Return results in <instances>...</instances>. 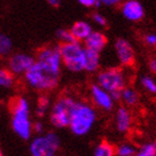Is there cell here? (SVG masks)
Returning a JSON list of instances; mask_svg holds the SVG:
<instances>
[{
  "instance_id": "6da1fadb",
  "label": "cell",
  "mask_w": 156,
  "mask_h": 156,
  "mask_svg": "<svg viewBox=\"0 0 156 156\" xmlns=\"http://www.w3.org/2000/svg\"><path fill=\"white\" fill-rule=\"evenodd\" d=\"M25 80L30 87L37 90H51L58 85L60 73L54 72L47 66L42 65L41 62H35L26 73H25Z\"/></svg>"
},
{
  "instance_id": "7a4b0ae2",
  "label": "cell",
  "mask_w": 156,
  "mask_h": 156,
  "mask_svg": "<svg viewBox=\"0 0 156 156\" xmlns=\"http://www.w3.org/2000/svg\"><path fill=\"white\" fill-rule=\"evenodd\" d=\"M13 132L23 140H29L33 134V123L30 119V106L26 98L18 97L11 104Z\"/></svg>"
},
{
  "instance_id": "3957f363",
  "label": "cell",
  "mask_w": 156,
  "mask_h": 156,
  "mask_svg": "<svg viewBox=\"0 0 156 156\" xmlns=\"http://www.w3.org/2000/svg\"><path fill=\"white\" fill-rule=\"evenodd\" d=\"M96 122V112L90 105L76 101L73 107L68 127L76 136L87 135Z\"/></svg>"
},
{
  "instance_id": "277c9868",
  "label": "cell",
  "mask_w": 156,
  "mask_h": 156,
  "mask_svg": "<svg viewBox=\"0 0 156 156\" xmlns=\"http://www.w3.org/2000/svg\"><path fill=\"white\" fill-rule=\"evenodd\" d=\"M59 51L62 56V65L73 73H79L84 70L85 47L79 41L60 44Z\"/></svg>"
},
{
  "instance_id": "5b68a950",
  "label": "cell",
  "mask_w": 156,
  "mask_h": 156,
  "mask_svg": "<svg viewBox=\"0 0 156 156\" xmlns=\"http://www.w3.org/2000/svg\"><path fill=\"white\" fill-rule=\"evenodd\" d=\"M60 146V138L56 133L49 132L35 137L29 146L31 156H56Z\"/></svg>"
},
{
  "instance_id": "8992f818",
  "label": "cell",
  "mask_w": 156,
  "mask_h": 156,
  "mask_svg": "<svg viewBox=\"0 0 156 156\" xmlns=\"http://www.w3.org/2000/svg\"><path fill=\"white\" fill-rule=\"evenodd\" d=\"M76 101L74 98L65 96L56 101L50 112V122L57 128L68 127L70 114Z\"/></svg>"
},
{
  "instance_id": "52a82bcc",
  "label": "cell",
  "mask_w": 156,
  "mask_h": 156,
  "mask_svg": "<svg viewBox=\"0 0 156 156\" xmlns=\"http://www.w3.org/2000/svg\"><path fill=\"white\" fill-rule=\"evenodd\" d=\"M97 85L109 94L113 91H122L126 87V78L122 69L108 68L98 74Z\"/></svg>"
},
{
  "instance_id": "ba28073f",
  "label": "cell",
  "mask_w": 156,
  "mask_h": 156,
  "mask_svg": "<svg viewBox=\"0 0 156 156\" xmlns=\"http://www.w3.org/2000/svg\"><path fill=\"white\" fill-rule=\"evenodd\" d=\"M36 60L41 62L42 65L47 66L48 68L52 69L54 72L60 73V70H62V62L59 47H52V46L41 47L37 51Z\"/></svg>"
},
{
  "instance_id": "9c48e42d",
  "label": "cell",
  "mask_w": 156,
  "mask_h": 156,
  "mask_svg": "<svg viewBox=\"0 0 156 156\" xmlns=\"http://www.w3.org/2000/svg\"><path fill=\"white\" fill-rule=\"evenodd\" d=\"M35 58L23 52H17L8 59V69L13 75H25V73L33 66Z\"/></svg>"
},
{
  "instance_id": "30bf717a",
  "label": "cell",
  "mask_w": 156,
  "mask_h": 156,
  "mask_svg": "<svg viewBox=\"0 0 156 156\" xmlns=\"http://www.w3.org/2000/svg\"><path fill=\"white\" fill-rule=\"evenodd\" d=\"M115 51L120 65L130 67L135 62V51L128 40L124 38H118L115 41Z\"/></svg>"
},
{
  "instance_id": "8fae6325",
  "label": "cell",
  "mask_w": 156,
  "mask_h": 156,
  "mask_svg": "<svg viewBox=\"0 0 156 156\" xmlns=\"http://www.w3.org/2000/svg\"><path fill=\"white\" fill-rule=\"evenodd\" d=\"M120 10L123 16L133 23L143 20L145 16V9L140 0H125L120 6Z\"/></svg>"
},
{
  "instance_id": "7c38bea8",
  "label": "cell",
  "mask_w": 156,
  "mask_h": 156,
  "mask_svg": "<svg viewBox=\"0 0 156 156\" xmlns=\"http://www.w3.org/2000/svg\"><path fill=\"white\" fill-rule=\"evenodd\" d=\"M91 99L94 104L104 111H111L114 106V99L112 98L111 94L101 88L99 85L95 84L90 88Z\"/></svg>"
},
{
  "instance_id": "4fadbf2b",
  "label": "cell",
  "mask_w": 156,
  "mask_h": 156,
  "mask_svg": "<svg viewBox=\"0 0 156 156\" xmlns=\"http://www.w3.org/2000/svg\"><path fill=\"white\" fill-rule=\"evenodd\" d=\"M85 48L93 49L96 51H103L107 45V37L101 31H91L90 35L84 40Z\"/></svg>"
},
{
  "instance_id": "5bb4252c",
  "label": "cell",
  "mask_w": 156,
  "mask_h": 156,
  "mask_svg": "<svg viewBox=\"0 0 156 156\" xmlns=\"http://www.w3.org/2000/svg\"><path fill=\"white\" fill-rule=\"evenodd\" d=\"M70 33L74 36V38L77 41H84L85 39L87 38L90 33L93 31V27L90 26V23L84 20H78L76 23H74L72 27H70Z\"/></svg>"
},
{
  "instance_id": "9a60e30c",
  "label": "cell",
  "mask_w": 156,
  "mask_h": 156,
  "mask_svg": "<svg viewBox=\"0 0 156 156\" xmlns=\"http://www.w3.org/2000/svg\"><path fill=\"white\" fill-rule=\"evenodd\" d=\"M101 65V52L93 49L85 48V62L84 70L88 73H95L98 70Z\"/></svg>"
},
{
  "instance_id": "2e32d148",
  "label": "cell",
  "mask_w": 156,
  "mask_h": 156,
  "mask_svg": "<svg viewBox=\"0 0 156 156\" xmlns=\"http://www.w3.org/2000/svg\"><path fill=\"white\" fill-rule=\"evenodd\" d=\"M132 117L129 111L126 107H119L116 112V127L118 132L126 133L130 128Z\"/></svg>"
},
{
  "instance_id": "e0dca14e",
  "label": "cell",
  "mask_w": 156,
  "mask_h": 156,
  "mask_svg": "<svg viewBox=\"0 0 156 156\" xmlns=\"http://www.w3.org/2000/svg\"><path fill=\"white\" fill-rule=\"evenodd\" d=\"M15 83V75L8 68L0 67V87L10 88Z\"/></svg>"
},
{
  "instance_id": "ac0fdd59",
  "label": "cell",
  "mask_w": 156,
  "mask_h": 156,
  "mask_svg": "<svg viewBox=\"0 0 156 156\" xmlns=\"http://www.w3.org/2000/svg\"><path fill=\"white\" fill-rule=\"evenodd\" d=\"M120 99H123L125 101V104L132 106V105H135L138 101V94H137V91L135 89H133V88L125 87L122 90Z\"/></svg>"
},
{
  "instance_id": "d6986e66",
  "label": "cell",
  "mask_w": 156,
  "mask_h": 156,
  "mask_svg": "<svg viewBox=\"0 0 156 156\" xmlns=\"http://www.w3.org/2000/svg\"><path fill=\"white\" fill-rule=\"evenodd\" d=\"M115 148L107 142H101L94 150V156H114Z\"/></svg>"
},
{
  "instance_id": "ffe728a7",
  "label": "cell",
  "mask_w": 156,
  "mask_h": 156,
  "mask_svg": "<svg viewBox=\"0 0 156 156\" xmlns=\"http://www.w3.org/2000/svg\"><path fill=\"white\" fill-rule=\"evenodd\" d=\"M12 49V41L5 34L0 33V57L9 55Z\"/></svg>"
},
{
  "instance_id": "44dd1931",
  "label": "cell",
  "mask_w": 156,
  "mask_h": 156,
  "mask_svg": "<svg viewBox=\"0 0 156 156\" xmlns=\"http://www.w3.org/2000/svg\"><path fill=\"white\" fill-rule=\"evenodd\" d=\"M136 156H156V142L144 144L136 153Z\"/></svg>"
},
{
  "instance_id": "7402d4cb",
  "label": "cell",
  "mask_w": 156,
  "mask_h": 156,
  "mask_svg": "<svg viewBox=\"0 0 156 156\" xmlns=\"http://www.w3.org/2000/svg\"><path fill=\"white\" fill-rule=\"evenodd\" d=\"M56 37L62 44H67V42H74L77 41L74 36L72 35L69 29H58L56 33Z\"/></svg>"
},
{
  "instance_id": "603a6c76",
  "label": "cell",
  "mask_w": 156,
  "mask_h": 156,
  "mask_svg": "<svg viewBox=\"0 0 156 156\" xmlns=\"http://www.w3.org/2000/svg\"><path fill=\"white\" fill-rule=\"evenodd\" d=\"M49 108V99L47 97H40L38 101V104H37L36 107V115L38 117L45 116V114L47 113Z\"/></svg>"
},
{
  "instance_id": "cb8c5ba5",
  "label": "cell",
  "mask_w": 156,
  "mask_h": 156,
  "mask_svg": "<svg viewBox=\"0 0 156 156\" xmlns=\"http://www.w3.org/2000/svg\"><path fill=\"white\" fill-rule=\"evenodd\" d=\"M140 83H142L143 87L145 88L147 91L156 94V81L154 80L153 78H151L150 76H144V77H142Z\"/></svg>"
},
{
  "instance_id": "d4e9b609",
  "label": "cell",
  "mask_w": 156,
  "mask_h": 156,
  "mask_svg": "<svg viewBox=\"0 0 156 156\" xmlns=\"http://www.w3.org/2000/svg\"><path fill=\"white\" fill-rule=\"evenodd\" d=\"M117 156H134L136 154V151L134 148V146L128 145V144H124L120 145L116 151Z\"/></svg>"
},
{
  "instance_id": "484cf974",
  "label": "cell",
  "mask_w": 156,
  "mask_h": 156,
  "mask_svg": "<svg viewBox=\"0 0 156 156\" xmlns=\"http://www.w3.org/2000/svg\"><path fill=\"white\" fill-rule=\"evenodd\" d=\"M91 19L94 20V23H96V25H98V26H101V27L107 26V19L99 12L93 13V15H91Z\"/></svg>"
},
{
  "instance_id": "4316f807",
  "label": "cell",
  "mask_w": 156,
  "mask_h": 156,
  "mask_svg": "<svg viewBox=\"0 0 156 156\" xmlns=\"http://www.w3.org/2000/svg\"><path fill=\"white\" fill-rule=\"evenodd\" d=\"M78 2L81 6L86 7V8H93V7H99L101 2L98 0H78Z\"/></svg>"
},
{
  "instance_id": "83f0119b",
  "label": "cell",
  "mask_w": 156,
  "mask_h": 156,
  "mask_svg": "<svg viewBox=\"0 0 156 156\" xmlns=\"http://www.w3.org/2000/svg\"><path fill=\"white\" fill-rule=\"evenodd\" d=\"M144 39L148 46H152V47L156 46V34H147V35H145Z\"/></svg>"
},
{
  "instance_id": "f1b7e54d",
  "label": "cell",
  "mask_w": 156,
  "mask_h": 156,
  "mask_svg": "<svg viewBox=\"0 0 156 156\" xmlns=\"http://www.w3.org/2000/svg\"><path fill=\"white\" fill-rule=\"evenodd\" d=\"M44 130H45V126H44V124L40 123V122H37V123L33 124V132L37 134H42L44 133Z\"/></svg>"
},
{
  "instance_id": "f546056e",
  "label": "cell",
  "mask_w": 156,
  "mask_h": 156,
  "mask_svg": "<svg viewBox=\"0 0 156 156\" xmlns=\"http://www.w3.org/2000/svg\"><path fill=\"white\" fill-rule=\"evenodd\" d=\"M98 1L101 2V5H105V6H108V7H114L122 3L123 0H98Z\"/></svg>"
},
{
  "instance_id": "4dcf8cb0",
  "label": "cell",
  "mask_w": 156,
  "mask_h": 156,
  "mask_svg": "<svg viewBox=\"0 0 156 156\" xmlns=\"http://www.w3.org/2000/svg\"><path fill=\"white\" fill-rule=\"evenodd\" d=\"M148 66H150L151 72L154 73V74H156V59H151Z\"/></svg>"
},
{
  "instance_id": "1f68e13d",
  "label": "cell",
  "mask_w": 156,
  "mask_h": 156,
  "mask_svg": "<svg viewBox=\"0 0 156 156\" xmlns=\"http://www.w3.org/2000/svg\"><path fill=\"white\" fill-rule=\"evenodd\" d=\"M47 2L50 5L51 7H59L60 6V2H62V0H47Z\"/></svg>"
},
{
  "instance_id": "d6a6232c",
  "label": "cell",
  "mask_w": 156,
  "mask_h": 156,
  "mask_svg": "<svg viewBox=\"0 0 156 156\" xmlns=\"http://www.w3.org/2000/svg\"><path fill=\"white\" fill-rule=\"evenodd\" d=\"M0 156H2V153H1V151H0Z\"/></svg>"
}]
</instances>
